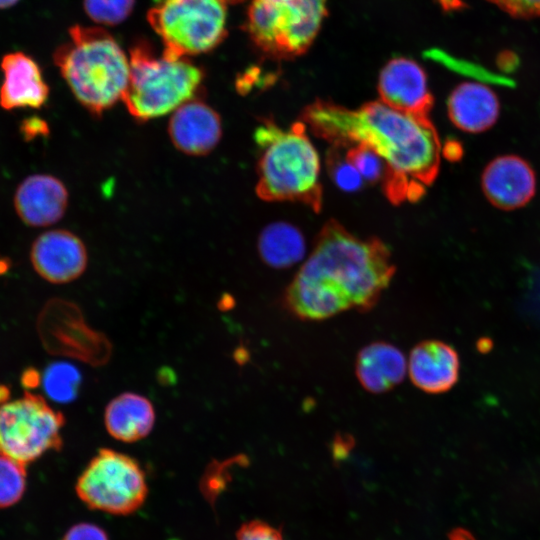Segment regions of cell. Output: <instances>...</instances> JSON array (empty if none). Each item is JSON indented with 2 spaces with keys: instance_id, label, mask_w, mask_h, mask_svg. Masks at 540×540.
I'll return each instance as SVG.
<instances>
[{
  "instance_id": "4",
  "label": "cell",
  "mask_w": 540,
  "mask_h": 540,
  "mask_svg": "<svg viewBox=\"0 0 540 540\" xmlns=\"http://www.w3.org/2000/svg\"><path fill=\"white\" fill-rule=\"evenodd\" d=\"M69 37V42L55 50L54 63L78 102L100 116L122 100L129 81V60L102 28L75 25L69 29Z\"/></svg>"
},
{
  "instance_id": "23",
  "label": "cell",
  "mask_w": 540,
  "mask_h": 540,
  "mask_svg": "<svg viewBox=\"0 0 540 540\" xmlns=\"http://www.w3.org/2000/svg\"><path fill=\"white\" fill-rule=\"evenodd\" d=\"M342 148L332 146L326 155V166L334 184L345 192H356L363 186L357 169L341 153Z\"/></svg>"
},
{
  "instance_id": "16",
  "label": "cell",
  "mask_w": 540,
  "mask_h": 540,
  "mask_svg": "<svg viewBox=\"0 0 540 540\" xmlns=\"http://www.w3.org/2000/svg\"><path fill=\"white\" fill-rule=\"evenodd\" d=\"M3 82L0 106L5 110L38 109L48 100L49 87L38 63L21 51L5 54L0 62Z\"/></svg>"
},
{
  "instance_id": "15",
  "label": "cell",
  "mask_w": 540,
  "mask_h": 540,
  "mask_svg": "<svg viewBox=\"0 0 540 540\" xmlns=\"http://www.w3.org/2000/svg\"><path fill=\"white\" fill-rule=\"evenodd\" d=\"M407 371L414 386L421 391L429 394L445 393L459 380V354L446 342L424 340L411 350Z\"/></svg>"
},
{
  "instance_id": "27",
  "label": "cell",
  "mask_w": 540,
  "mask_h": 540,
  "mask_svg": "<svg viewBox=\"0 0 540 540\" xmlns=\"http://www.w3.org/2000/svg\"><path fill=\"white\" fill-rule=\"evenodd\" d=\"M515 17L540 16V0H490Z\"/></svg>"
},
{
  "instance_id": "1",
  "label": "cell",
  "mask_w": 540,
  "mask_h": 540,
  "mask_svg": "<svg viewBox=\"0 0 540 540\" xmlns=\"http://www.w3.org/2000/svg\"><path fill=\"white\" fill-rule=\"evenodd\" d=\"M301 121L332 146L372 148L386 164L382 188L394 205L419 200L438 175L441 144L429 117L400 112L382 101L349 109L317 99L305 107Z\"/></svg>"
},
{
  "instance_id": "32",
  "label": "cell",
  "mask_w": 540,
  "mask_h": 540,
  "mask_svg": "<svg viewBox=\"0 0 540 540\" xmlns=\"http://www.w3.org/2000/svg\"><path fill=\"white\" fill-rule=\"evenodd\" d=\"M444 8H459L460 0H438Z\"/></svg>"
},
{
  "instance_id": "17",
  "label": "cell",
  "mask_w": 540,
  "mask_h": 540,
  "mask_svg": "<svg viewBox=\"0 0 540 540\" xmlns=\"http://www.w3.org/2000/svg\"><path fill=\"white\" fill-rule=\"evenodd\" d=\"M407 372V360L391 343L377 341L364 346L356 357L355 373L361 386L380 394L399 385Z\"/></svg>"
},
{
  "instance_id": "31",
  "label": "cell",
  "mask_w": 540,
  "mask_h": 540,
  "mask_svg": "<svg viewBox=\"0 0 540 540\" xmlns=\"http://www.w3.org/2000/svg\"><path fill=\"white\" fill-rule=\"evenodd\" d=\"M449 540H473V538L464 530H454L449 536Z\"/></svg>"
},
{
  "instance_id": "11",
  "label": "cell",
  "mask_w": 540,
  "mask_h": 540,
  "mask_svg": "<svg viewBox=\"0 0 540 540\" xmlns=\"http://www.w3.org/2000/svg\"><path fill=\"white\" fill-rule=\"evenodd\" d=\"M378 92L383 103L400 112L429 117L433 97L424 70L413 60L394 58L381 70Z\"/></svg>"
},
{
  "instance_id": "20",
  "label": "cell",
  "mask_w": 540,
  "mask_h": 540,
  "mask_svg": "<svg viewBox=\"0 0 540 540\" xmlns=\"http://www.w3.org/2000/svg\"><path fill=\"white\" fill-rule=\"evenodd\" d=\"M305 248L299 229L285 222L266 226L258 239L261 259L274 268H286L298 263L305 255Z\"/></svg>"
},
{
  "instance_id": "24",
  "label": "cell",
  "mask_w": 540,
  "mask_h": 540,
  "mask_svg": "<svg viewBox=\"0 0 540 540\" xmlns=\"http://www.w3.org/2000/svg\"><path fill=\"white\" fill-rule=\"evenodd\" d=\"M345 157L357 169L362 178L376 184L383 181L386 173L384 160L369 146L356 144L347 148Z\"/></svg>"
},
{
  "instance_id": "30",
  "label": "cell",
  "mask_w": 540,
  "mask_h": 540,
  "mask_svg": "<svg viewBox=\"0 0 540 540\" xmlns=\"http://www.w3.org/2000/svg\"><path fill=\"white\" fill-rule=\"evenodd\" d=\"M462 150L459 143L455 141L447 142L443 148V155L449 160H457Z\"/></svg>"
},
{
  "instance_id": "34",
  "label": "cell",
  "mask_w": 540,
  "mask_h": 540,
  "mask_svg": "<svg viewBox=\"0 0 540 540\" xmlns=\"http://www.w3.org/2000/svg\"><path fill=\"white\" fill-rule=\"evenodd\" d=\"M225 2H228V3H238V2H241L243 0H224Z\"/></svg>"
},
{
  "instance_id": "8",
  "label": "cell",
  "mask_w": 540,
  "mask_h": 540,
  "mask_svg": "<svg viewBox=\"0 0 540 540\" xmlns=\"http://www.w3.org/2000/svg\"><path fill=\"white\" fill-rule=\"evenodd\" d=\"M75 491L91 510L127 516L138 511L148 496L146 475L136 459L101 448L79 475Z\"/></svg>"
},
{
  "instance_id": "22",
  "label": "cell",
  "mask_w": 540,
  "mask_h": 540,
  "mask_svg": "<svg viewBox=\"0 0 540 540\" xmlns=\"http://www.w3.org/2000/svg\"><path fill=\"white\" fill-rule=\"evenodd\" d=\"M26 465L0 455V508L16 504L26 489Z\"/></svg>"
},
{
  "instance_id": "2",
  "label": "cell",
  "mask_w": 540,
  "mask_h": 540,
  "mask_svg": "<svg viewBox=\"0 0 540 540\" xmlns=\"http://www.w3.org/2000/svg\"><path fill=\"white\" fill-rule=\"evenodd\" d=\"M395 270L381 240L360 239L331 219L287 287L284 304L294 316L309 321L351 309L366 312L377 304Z\"/></svg>"
},
{
  "instance_id": "6",
  "label": "cell",
  "mask_w": 540,
  "mask_h": 540,
  "mask_svg": "<svg viewBox=\"0 0 540 540\" xmlns=\"http://www.w3.org/2000/svg\"><path fill=\"white\" fill-rule=\"evenodd\" d=\"M327 0H252L245 29L263 53L275 59L303 54L314 41Z\"/></svg>"
},
{
  "instance_id": "3",
  "label": "cell",
  "mask_w": 540,
  "mask_h": 540,
  "mask_svg": "<svg viewBox=\"0 0 540 540\" xmlns=\"http://www.w3.org/2000/svg\"><path fill=\"white\" fill-rule=\"evenodd\" d=\"M259 151L256 194L264 201H291L322 208L320 159L303 121L287 130L262 119L254 131Z\"/></svg>"
},
{
  "instance_id": "14",
  "label": "cell",
  "mask_w": 540,
  "mask_h": 540,
  "mask_svg": "<svg viewBox=\"0 0 540 540\" xmlns=\"http://www.w3.org/2000/svg\"><path fill=\"white\" fill-rule=\"evenodd\" d=\"M13 205L18 217L27 226H49L64 216L68 191L63 182L52 175H30L16 188Z\"/></svg>"
},
{
  "instance_id": "29",
  "label": "cell",
  "mask_w": 540,
  "mask_h": 540,
  "mask_svg": "<svg viewBox=\"0 0 540 540\" xmlns=\"http://www.w3.org/2000/svg\"><path fill=\"white\" fill-rule=\"evenodd\" d=\"M20 128L26 140H31L37 136L46 135L48 133V125L43 119L37 116L25 119Z\"/></svg>"
},
{
  "instance_id": "19",
  "label": "cell",
  "mask_w": 540,
  "mask_h": 540,
  "mask_svg": "<svg viewBox=\"0 0 540 540\" xmlns=\"http://www.w3.org/2000/svg\"><path fill=\"white\" fill-rule=\"evenodd\" d=\"M155 410L150 400L133 392L122 393L113 398L104 412L107 432L116 440L132 443L152 431Z\"/></svg>"
},
{
  "instance_id": "10",
  "label": "cell",
  "mask_w": 540,
  "mask_h": 540,
  "mask_svg": "<svg viewBox=\"0 0 540 540\" xmlns=\"http://www.w3.org/2000/svg\"><path fill=\"white\" fill-rule=\"evenodd\" d=\"M30 262L36 273L53 284L77 279L85 271L88 254L82 240L64 229L40 234L30 248Z\"/></svg>"
},
{
  "instance_id": "33",
  "label": "cell",
  "mask_w": 540,
  "mask_h": 540,
  "mask_svg": "<svg viewBox=\"0 0 540 540\" xmlns=\"http://www.w3.org/2000/svg\"><path fill=\"white\" fill-rule=\"evenodd\" d=\"M19 0H0V9H6L15 5Z\"/></svg>"
},
{
  "instance_id": "12",
  "label": "cell",
  "mask_w": 540,
  "mask_h": 540,
  "mask_svg": "<svg viewBox=\"0 0 540 540\" xmlns=\"http://www.w3.org/2000/svg\"><path fill=\"white\" fill-rule=\"evenodd\" d=\"M481 184L496 207L513 210L526 205L536 191V176L530 164L516 155H502L485 167Z\"/></svg>"
},
{
  "instance_id": "21",
  "label": "cell",
  "mask_w": 540,
  "mask_h": 540,
  "mask_svg": "<svg viewBox=\"0 0 540 540\" xmlns=\"http://www.w3.org/2000/svg\"><path fill=\"white\" fill-rule=\"evenodd\" d=\"M81 383L79 371L71 364L57 362L45 371L43 385L46 394L54 401L66 403L76 398Z\"/></svg>"
},
{
  "instance_id": "9",
  "label": "cell",
  "mask_w": 540,
  "mask_h": 540,
  "mask_svg": "<svg viewBox=\"0 0 540 540\" xmlns=\"http://www.w3.org/2000/svg\"><path fill=\"white\" fill-rule=\"evenodd\" d=\"M65 420L40 395L25 392L0 405V455L27 465L62 447Z\"/></svg>"
},
{
  "instance_id": "28",
  "label": "cell",
  "mask_w": 540,
  "mask_h": 540,
  "mask_svg": "<svg viewBox=\"0 0 540 540\" xmlns=\"http://www.w3.org/2000/svg\"><path fill=\"white\" fill-rule=\"evenodd\" d=\"M62 540H110L107 532L100 526L80 522L70 527Z\"/></svg>"
},
{
  "instance_id": "5",
  "label": "cell",
  "mask_w": 540,
  "mask_h": 540,
  "mask_svg": "<svg viewBox=\"0 0 540 540\" xmlns=\"http://www.w3.org/2000/svg\"><path fill=\"white\" fill-rule=\"evenodd\" d=\"M129 63V81L122 100L139 122L175 111L192 99L203 80V71L192 62L158 57L146 41L133 45Z\"/></svg>"
},
{
  "instance_id": "26",
  "label": "cell",
  "mask_w": 540,
  "mask_h": 540,
  "mask_svg": "<svg viewBox=\"0 0 540 540\" xmlns=\"http://www.w3.org/2000/svg\"><path fill=\"white\" fill-rule=\"evenodd\" d=\"M236 540H285L281 529L254 519L244 522L236 531Z\"/></svg>"
},
{
  "instance_id": "25",
  "label": "cell",
  "mask_w": 540,
  "mask_h": 540,
  "mask_svg": "<svg viewBox=\"0 0 540 540\" xmlns=\"http://www.w3.org/2000/svg\"><path fill=\"white\" fill-rule=\"evenodd\" d=\"M135 0H84L87 15L96 23L117 25L131 13Z\"/></svg>"
},
{
  "instance_id": "13",
  "label": "cell",
  "mask_w": 540,
  "mask_h": 540,
  "mask_svg": "<svg viewBox=\"0 0 540 540\" xmlns=\"http://www.w3.org/2000/svg\"><path fill=\"white\" fill-rule=\"evenodd\" d=\"M168 134L179 151L191 156H204L221 139V118L205 102L190 99L174 111L168 123Z\"/></svg>"
},
{
  "instance_id": "7",
  "label": "cell",
  "mask_w": 540,
  "mask_h": 540,
  "mask_svg": "<svg viewBox=\"0 0 540 540\" xmlns=\"http://www.w3.org/2000/svg\"><path fill=\"white\" fill-rule=\"evenodd\" d=\"M224 0H158L147 19L170 60L207 52L226 36Z\"/></svg>"
},
{
  "instance_id": "18",
  "label": "cell",
  "mask_w": 540,
  "mask_h": 540,
  "mask_svg": "<svg viewBox=\"0 0 540 540\" xmlns=\"http://www.w3.org/2000/svg\"><path fill=\"white\" fill-rule=\"evenodd\" d=\"M447 108L452 123L469 133H480L491 128L500 112L495 92L477 82L458 85L449 96Z\"/></svg>"
}]
</instances>
